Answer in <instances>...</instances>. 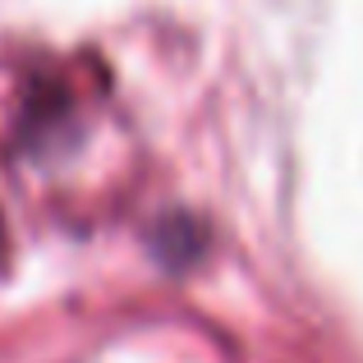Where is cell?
I'll use <instances>...</instances> for the list:
<instances>
[{"label": "cell", "instance_id": "obj_1", "mask_svg": "<svg viewBox=\"0 0 363 363\" xmlns=\"http://www.w3.org/2000/svg\"><path fill=\"white\" fill-rule=\"evenodd\" d=\"M0 253H5V221H0Z\"/></svg>", "mask_w": 363, "mask_h": 363}]
</instances>
